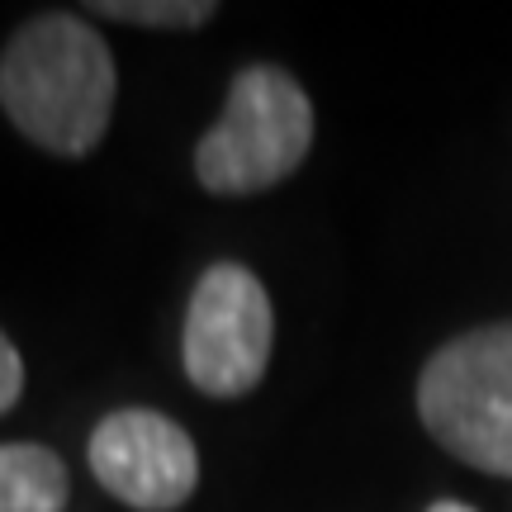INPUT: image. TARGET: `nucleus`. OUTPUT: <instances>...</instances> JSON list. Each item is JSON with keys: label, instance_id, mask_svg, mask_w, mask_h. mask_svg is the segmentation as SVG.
<instances>
[{"label": "nucleus", "instance_id": "obj_6", "mask_svg": "<svg viewBox=\"0 0 512 512\" xmlns=\"http://www.w3.org/2000/svg\"><path fill=\"white\" fill-rule=\"evenodd\" d=\"M67 465L34 441L0 446V512H62Z\"/></svg>", "mask_w": 512, "mask_h": 512}, {"label": "nucleus", "instance_id": "obj_1", "mask_svg": "<svg viewBox=\"0 0 512 512\" xmlns=\"http://www.w3.org/2000/svg\"><path fill=\"white\" fill-rule=\"evenodd\" d=\"M0 105L10 124L57 157H86L114 110V57L76 15H38L0 53Z\"/></svg>", "mask_w": 512, "mask_h": 512}, {"label": "nucleus", "instance_id": "obj_7", "mask_svg": "<svg viewBox=\"0 0 512 512\" xmlns=\"http://www.w3.org/2000/svg\"><path fill=\"white\" fill-rule=\"evenodd\" d=\"M95 15L147 24V29H200L204 19H214V5L209 0H105L95 5Z\"/></svg>", "mask_w": 512, "mask_h": 512}, {"label": "nucleus", "instance_id": "obj_4", "mask_svg": "<svg viewBox=\"0 0 512 512\" xmlns=\"http://www.w3.org/2000/svg\"><path fill=\"white\" fill-rule=\"evenodd\" d=\"M275 313L266 285L238 261H219L200 275L185 309L181 361L195 389L214 399H238L261 384L271 361Z\"/></svg>", "mask_w": 512, "mask_h": 512}, {"label": "nucleus", "instance_id": "obj_5", "mask_svg": "<svg viewBox=\"0 0 512 512\" xmlns=\"http://www.w3.org/2000/svg\"><path fill=\"white\" fill-rule=\"evenodd\" d=\"M91 470L119 503L138 512L181 508L200 484L195 441L152 408H119L95 427Z\"/></svg>", "mask_w": 512, "mask_h": 512}, {"label": "nucleus", "instance_id": "obj_8", "mask_svg": "<svg viewBox=\"0 0 512 512\" xmlns=\"http://www.w3.org/2000/svg\"><path fill=\"white\" fill-rule=\"evenodd\" d=\"M19 394H24V361H19L15 342L0 332V413H10Z\"/></svg>", "mask_w": 512, "mask_h": 512}, {"label": "nucleus", "instance_id": "obj_3", "mask_svg": "<svg viewBox=\"0 0 512 512\" xmlns=\"http://www.w3.org/2000/svg\"><path fill=\"white\" fill-rule=\"evenodd\" d=\"M418 413L456 460L512 479V323L446 342L422 366Z\"/></svg>", "mask_w": 512, "mask_h": 512}, {"label": "nucleus", "instance_id": "obj_9", "mask_svg": "<svg viewBox=\"0 0 512 512\" xmlns=\"http://www.w3.org/2000/svg\"><path fill=\"white\" fill-rule=\"evenodd\" d=\"M427 512H475V508H465V503H451V498H441V503H432Z\"/></svg>", "mask_w": 512, "mask_h": 512}, {"label": "nucleus", "instance_id": "obj_2", "mask_svg": "<svg viewBox=\"0 0 512 512\" xmlns=\"http://www.w3.org/2000/svg\"><path fill=\"white\" fill-rule=\"evenodd\" d=\"M313 147V105L304 86L271 62L242 67L223 119L195 147V176L209 195H256L280 185Z\"/></svg>", "mask_w": 512, "mask_h": 512}]
</instances>
